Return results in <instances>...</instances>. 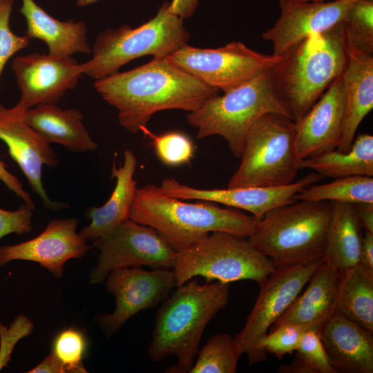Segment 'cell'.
<instances>
[{
	"instance_id": "cell-1",
	"label": "cell",
	"mask_w": 373,
	"mask_h": 373,
	"mask_svg": "<svg viewBox=\"0 0 373 373\" xmlns=\"http://www.w3.org/2000/svg\"><path fill=\"white\" fill-rule=\"evenodd\" d=\"M94 88L117 111L120 125L132 133L146 126L164 110L193 111L218 90L182 70L167 57H154L140 66L96 79Z\"/></svg>"
},
{
	"instance_id": "cell-2",
	"label": "cell",
	"mask_w": 373,
	"mask_h": 373,
	"mask_svg": "<svg viewBox=\"0 0 373 373\" xmlns=\"http://www.w3.org/2000/svg\"><path fill=\"white\" fill-rule=\"evenodd\" d=\"M229 289V284L193 278L176 287L156 313L148 356L160 362L173 356L177 365L169 372L189 373L205 327L228 304Z\"/></svg>"
},
{
	"instance_id": "cell-3",
	"label": "cell",
	"mask_w": 373,
	"mask_h": 373,
	"mask_svg": "<svg viewBox=\"0 0 373 373\" xmlns=\"http://www.w3.org/2000/svg\"><path fill=\"white\" fill-rule=\"evenodd\" d=\"M187 202L165 195L160 186L137 188L128 218L157 231L178 252L214 231L249 237L259 218L216 203Z\"/></svg>"
},
{
	"instance_id": "cell-4",
	"label": "cell",
	"mask_w": 373,
	"mask_h": 373,
	"mask_svg": "<svg viewBox=\"0 0 373 373\" xmlns=\"http://www.w3.org/2000/svg\"><path fill=\"white\" fill-rule=\"evenodd\" d=\"M280 57L271 69L273 82L289 116L296 122L344 69L346 36L342 22L309 36Z\"/></svg>"
},
{
	"instance_id": "cell-5",
	"label": "cell",
	"mask_w": 373,
	"mask_h": 373,
	"mask_svg": "<svg viewBox=\"0 0 373 373\" xmlns=\"http://www.w3.org/2000/svg\"><path fill=\"white\" fill-rule=\"evenodd\" d=\"M332 202L295 200L259 218L249 240L276 268L323 260Z\"/></svg>"
},
{
	"instance_id": "cell-6",
	"label": "cell",
	"mask_w": 373,
	"mask_h": 373,
	"mask_svg": "<svg viewBox=\"0 0 373 373\" xmlns=\"http://www.w3.org/2000/svg\"><path fill=\"white\" fill-rule=\"evenodd\" d=\"M269 113L290 117L276 91L271 69L223 95L208 99L188 113L186 120L197 129L198 139L221 136L231 154L240 158L248 131L258 118Z\"/></svg>"
},
{
	"instance_id": "cell-7",
	"label": "cell",
	"mask_w": 373,
	"mask_h": 373,
	"mask_svg": "<svg viewBox=\"0 0 373 373\" xmlns=\"http://www.w3.org/2000/svg\"><path fill=\"white\" fill-rule=\"evenodd\" d=\"M169 6V1H164L153 18L136 28L123 25L102 32L93 45L92 58L80 64L82 73L96 80L135 59L167 57L187 44L189 34L184 20L171 13Z\"/></svg>"
},
{
	"instance_id": "cell-8",
	"label": "cell",
	"mask_w": 373,
	"mask_h": 373,
	"mask_svg": "<svg viewBox=\"0 0 373 373\" xmlns=\"http://www.w3.org/2000/svg\"><path fill=\"white\" fill-rule=\"evenodd\" d=\"M240 165L227 187H276L294 182L300 169L295 143V122L269 113L248 131Z\"/></svg>"
},
{
	"instance_id": "cell-9",
	"label": "cell",
	"mask_w": 373,
	"mask_h": 373,
	"mask_svg": "<svg viewBox=\"0 0 373 373\" xmlns=\"http://www.w3.org/2000/svg\"><path fill=\"white\" fill-rule=\"evenodd\" d=\"M275 269L247 237L214 231L178 251L171 270L176 287L197 276L206 283L250 280L259 284Z\"/></svg>"
},
{
	"instance_id": "cell-10",
	"label": "cell",
	"mask_w": 373,
	"mask_h": 373,
	"mask_svg": "<svg viewBox=\"0 0 373 373\" xmlns=\"http://www.w3.org/2000/svg\"><path fill=\"white\" fill-rule=\"evenodd\" d=\"M280 58L256 51L240 41L214 49L185 44L167 57L182 70L224 93L272 69Z\"/></svg>"
},
{
	"instance_id": "cell-11",
	"label": "cell",
	"mask_w": 373,
	"mask_h": 373,
	"mask_svg": "<svg viewBox=\"0 0 373 373\" xmlns=\"http://www.w3.org/2000/svg\"><path fill=\"white\" fill-rule=\"evenodd\" d=\"M95 241L99 254L89 276L93 284L103 282L114 269L142 266L172 269L175 262L177 251L157 231L129 218Z\"/></svg>"
},
{
	"instance_id": "cell-12",
	"label": "cell",
	"mask_w": 373,
	"mask_h": 373,
	"mask_svg": "<svg viewBox=\"0 0 373 373\" xmlns=\"http://www.w3.org/2000/svg\"><path fill=\"white\" fill-rule=\"evenodd\" d=\"M323 260L306 265L276 268L259 283L255 304L241 331L234 337L249 365L267 360L260 343L271 327L302 291L311 276Z\"/></svg>"
},
{
	"instance_id": "cell-13",
	"label": "cell",
	"mask_w": 373,
	"mask_h": 373,
	"mask_svg": "<svg viewBox=\"0 0 373 373\" xmlns=\"http://www.w3.org/2000/svg\"><path fill=\"white\" fill-rule=\"evenodd\" d=\"M106 279V288L114 296L115 308L113 313L98 315L97 321L108 335L140 311L162 302L175 287L171 269H117Z\"/></svg>"
},
{
	"instance_id": "cell-14",
	"label": "cell",
	"mask_w": 373,
	"mask_h": 373,
	"mask_svg": "<svg viewBox=\"0 0 373 373\" xmlns=\"http://www.w3.org/2000/svg\"><path fill=\"white\" fill-rule=\"evenodd\" d=\"M26 111L16 105L6 108L0 102V140L6 144L9 155L45 209L52 211L68 209L70 207L68 203L51 200L44 187L43 166H57L58 158L51 144L28 124Z\"/></svg>"
},
{
	"instance_id": "cell-15",
	"label": "cell",
	"mask_w": 373,
	"mask_h": 373,
	"mask_svg": "<svg viewBox=\"0 0 373 373\" xmlns=\"http://www.w3.org/2000/svg\"><path fill=\"white\" fill-rule=\"evenodd\" d=\"M21 96L16 106L22 111L45 104H57L76 87L83 75L80 64L72 57L34 52L12 60Z\"/></svg>"
},
{
	"instance_id": "cell-16",
	"label": "cell",
	"mask_w": 373,
	"mask_h": 373,
	"mask_svg": "<svg viewBox=\"0 0 373 373\" xmlns=\"http://www.w3.org/2000/svg\"><path fill=\"white\" fill-rule=\"evenodd\" d=\"M323 178L313 171L297 181L276 187H233L202 189L179 182L174 178L164 179L160 186L163 193L180 200H198L220 203L248 211L261 218L270 210L295 201L303 188Z\"/></svg>"
},
{
	"instance_id": "cell-17",
	"label": "cell",
	"mask_w": 373,
	"mask_h": 373,
	"mask_svg": "<svg viewBox=\"0 0 373 373\" xmlns=\"http://www.w3.org/2000/svg\"><path fill=\"white\" fill-rule=\"evenodd\" d=\"M355 1L279 0L280 15L273 26L262 33V37L271 44L273 55L281 56L309 36L325 32L341 23Z\"/></svg>"
},
{
	"instance_id": "cell-18",
	"label": "cell",
	"mask_w": 373,
	"mask_h": 373,
	"mask_svg": "<svg viewBox=\"0 0 373 373\" xmlns=\"http://www.w3.org/2000/svg\"><path fill=\"white\" fill-rule=\"evenodd\" d=\"M77 224L76 218L54 219L34 238L0 247V267L12 260L33 261L56 278L61 277L66 262L83 257L90 249L86 240L77 232Z\"/></svg>"
},
{
	"instance_id": "cell-19",
	"label": "cell",
	"mask_w": 373,
	"mask_h": 373,
	"mask_svg": "<svg viewBox=\"0 0 373 373\" xmlns=\"http://www.w3.org/2000/svg\"><path fill=\"white\" fill-rule=\"evenodd\" d=\"M345 109V90L341 74L309 111L295 122V143L300 160L338 149Z\"/></svg>"
},
{
	"instance_id": "cell-20",
	"label": "cell",
	"mask_w": 373,
	"mask_h": 373,
	"mask_svg": "<svg viewBox=\"0 0 373 373\" xmlns=\"http://www.w3.org/2000/svg\"><path fill=\"white\" fill-rule=\"evenodd\" d=\"M372 334L336 312L320 327L322 343L338 373L373 372Z\"/></svg>"
},
{
	"instance_id": "cell-21",
	"label": "cell",
	"mask_w": 373,
	"mask_h": 373,
	"mask_svg": "<svg viewBox=\"0 0 373 373\" xmlns=\"http://www.w3.org/2000/svg\"><path fill=\"white\" fill-rule=\"evenodd\" d=\"M372 55L354 46L346 37V61L341 73L345 90V119L337 149L342 152L350 149L358 127L373 108Z\"/></svg>"
},
{
	"instance_id": "cell-22",
	"label": "cell",
	"mask_w": 373,
	"mask_h": 373,
	"mask_svg": "<svg viewBox=\"0 0 373 373\" xmlns=\"http://www.w3.org/2000/svg\"><path fill=\"white\" fill-rule=\"evenodd\" d=\"M340 276L339 271L323 260L311 276L305 291L297 296L270 329L286 324L321 326L335 312Z\"/></svg>"
},
{
	"instance_id": "cell-23",
	"label": "cell",
	"mask_w": 373,
	"mask_h": 373,
	"mask_svg": "<svg viewBox=\"0 0 373 373\" xmlns=\"http://www.w3.org/2000/svg\"><path fill=\"white\" fill-rule=\"evenodd\" d=\"M136 166V157L128 149L124 153L122 166L117 167L113 162L111 175L116 181L111 196L102 206L93 207L86 211L90 223L79 232L86 240H96L111 233L128 218L137 189V182L133 178Z\"/></svg>"
},
{
	"instance_id": "cell-24",
	"label": "cell",
	"mask_w": 373,
	"mask_h": 373,
	"mask_svg": "<svg viewBox=\"0 0 373 373\" xmlns=\"http://www.w3.org/2000/svg\"><path fill=\"white\" fill-rule=\"evenodd\" d=\"M20 12L26 19V35L44 41L48 53L71 57L77 53L90 54L87 26L82 21H59L46 12L34 0H21Z\"/></svg>"
},
{
	"instance_id": "cell-25",
	"label": "cell",
	"mask_w": 373,
	"mask_h": 373,
	"mask_svg": "<svg viewBox=\"0 0 373 373\" xmlns=\"http://www.w3.org/2000/svg\"><path fill=\"white\" fill-rule=\"evenodd\" d=\"M25 118L30 126L50 144H61L75 153L97 148L84 125V116L79 109H62L55 104H41L28 109Z\"/></svg>"
},
{
	"instance_id": "cell-26",
	"label": "cell",
	"mask_w": 373,
	"mask_h": 373,
	"mask_svg": "<svg viewBox=\"0 0 373 373\" xmlns=\"http://www.w3.org/2000/svg\"><path fill=\"white\" fill-rule=\"evenodd\" d=\"M362 229L353 204L332 202L323 260L340 272L359 263Z\"/></svg>"
},
{
	"instance_id": "cell-27",
	"label": "cell",
	"mask_w": 373,
	"mask_h": 373,
	"mask_svg": "<svg viewBox=\"0 0 373 373\" xmlns=\"http://www.w3.org/2000/svg\"><path fill=\"white\" fill-rule=\"evenodd\" d=\"M335 312L373 333V270L359 262L341 272Z\"/></svg>"
},
{
	"instance_id": "cell-28",
	"label": "cell",
	"mask_w": 373,
	"mask_h": 373,
	"mask_svg": "<svg viewBox=\"0 0 373 373\" xmlns=\"http://www.w3.org/2000/svg\"><path fill=\"white\" fill-rule=\"evenodd\" d=\"M300 169H312L323 178L373 176V136L360 135L345 152L333 149L302 160Z\"/></svg>"
},
{
	"instance_id": "cell-29",
	"label": "cell",
	"mask_w": 373,
	"mask_h": 373,
	"mask_svg": "<svg viewBox=\"0 0 373 373\" xmlns=\"http://www.w3.org/2000/svg\"><path fill=\"white\" fill-rule=\"evenodd\" d=\"M296 200L356 204L373 203V178L351 175L334 178L330 182L311 184L300 190Z\"/></svg>"
},
{
	"instance_id": "cell-30",
	"label": "cell",
	"mask_w": 373,
	"mask_h": 373,
	"mask_svg": "<svg viewBox=\"0 0 373 373\" xmlns=\"http://www.w3.org/2000/svg\"><path fill=\"white\" fill-rule=\"evenodd\" d=\"M241 355L235 337L227 333L216 334L198 351L189 373H235Z\"/></svg>"
},
{
	"instance_id": "cell-31",
	"label": "cell",
	"mask_w": 373,
	"mask_h": 373,
	"mask_svg": "<svg viewBox=\"0 0 373 373\" xmlns=\"http://www.w3.org/2000/svg\"><path fill=\"white\" fill-rule=\"evenodd\" d=\"M320 327L307 328L301 337L291 363L278 368L281 373H338L322 343Z\"/></svg>"
},
{
	"instance_id": "cell-32",
	"label": "cell",
	"mask_w": 373,
	"mask_h": 373,
	"mask_svg": "<svg viewBox=\"0 0 373 373\" xmlns=\"http://www.w3.org/2000/svg\"><path fill=\"white\" fill-rule=\"evenodd\" d=\"M342 24L347 39L354 46L373 54V0H356Z\"/></svg>"
},
{
	"instance_id": "cell-33",
	"label": "cell",
	"mask_w": 373,
	"mask_h": 373,
	"mask_svg": "<svg viewBox=\"0 0 373 373\" xmlns=\"http://www.w3.org/2000/svg\"><path fill=\"white\" fill-rule=\"evenodd\" d=\"M152 141L159 160L169 166H178L188 163L193 157L194 146L191 139L180 131H170L155 135L146 126L141 128Z\"/></svg>"
},
{
	"instance_id": "cell-34",
	"label": "cell",
	"mask_w": 373,
	"mask_h": 373,
	"mask_svg": "<svg viewBox=\"0 0 373 373\" xmlns=\"http://www.w3.org/2000/svg\"><path fill=\"white\" fill-rule=\"evenodd\" d=\"M88 341L83 332L68 328L55 338L52 352L60 361L66 372L85 373L82 360L85 357Z\"/></svg>"
},
{
	"instance_id": "cell-35",
	"label": "cell",
	"mask_w": 373,
	"mask_h": 373,
	"mask_svg": "<svg viewBox=\"0 0 373 373\" xmlns=\"http://www.w3.org/2000/svg\"><path fill=\"white\" fill-rule=\"evenodd\" d=\"M312 326L314 325L286 324L270 329L260 343L261 351L278 358L291 354L296 350L304 332Z\"/></svg>"
},
{
	"instance_id": "cell-36",
	"label": "cell",
	"mask_w": 373,
	"mask_h": 373,
	"mask_svg": "<svg viewBox=\"0 0 373 373\" xmlns=\"http://www.w3.org/2000/svg\"><path fill=\"white\" fill-rule=\"evenodd\" d=\"M13 4L14 0H0V81L8 60L30 44V39L27 35H17L10 29V19Z\"/></svg>"
},
{
	"instance_id": "cell-37",
	"label": "cell",
	"mask_w": 373,
	"mask_h": 373,
	"mask_svg": "<svg viewBox=\"0 0 373 373\" xmlns=\"http://www.w3.org/2000/svg\"><path fill=\"white\" fill-rule=\"evenodd\" d=\"M32 329V323L23 315L18 316L9 329L0 324V370L10 361L11 353L17 342L30 334Z\"/></svg>"
},
{
	"instance_id": "cell-38",
	"label": "cell",
	"mask_w": 373,
	"mask_h": 373,
	"mask_svg": "<svg viewBox=\"0 0 373 373\" xmlns=\"http://www.w3.org/2000/svg\"><path fill=\"white\" fill-rule=\"evenodd\" d=\"M33 210L25 203L14 211L0 208V239L10 233H30L32 229Z\"/></svg>"
},
{
	"instance_id": "cell-39",
	"label": "cell",
	"mask_w": 373,
	"mask_h": 373,
	"mask_svg": "<svg viewBox=\"0 0 373 373\" xmlns=\"http://www.w3.org/2000/svg\"><path fill=\"white\" fill-rule=\"evenodd\" d=\"M0 180L25 204L35 210V205L31 195L23 189L22 183L7 169V165L0 160Z\"/></svg>"
},
{
	"instance_id": "cell-40",
	"label": "cell",
	"mask_w": 373,
	"mask_h": 373,
	"mask_svg": "<svg viewBox=\"0 0 373 373\" xmlns=\"http://www.w3.org/2000/svg\"><path fill=\"white\" fill-rule=\"evenodd\" d=\"M200 0H171L169 2V11L186 19L190 18L197 8Z\"/></svg>"
},
{
	"instance_id": "cell-41",
	"label": "cell",
	"mask_w": 373,
	"mask_h": 373,
	"mask_svg": "<svg viewBox=\"0 0 373 373\" xmlns=\"http://www.w3.org/2000/svg\"><path fill=\"white\" fill-rule=\"evenodd\" d=\"M360 224L365 232L373 233V203L354 204Z\"/></svg>"
},
{
	"instance_id": "cell-42",
	"label": "cell",
	"mask_w": 373,
	"mask_h": 373,
	"mask_svg": "<svg viewBox=\"0 0 373 373\" xmlns=\"http://www.w3.org/2000/svg\"><path fill=\"white\" fill-rule=\"evenodd\" d=\"M29 373H63L64 367L55 354L51 352L39 364L31 369Z\"/></svg>"
},
{
	"instance_id": "cell-43",
	"label": "cell",
	"mask_w": 373,
	"mask_h": 373,
	"mask_svg": "<svg viewBox=\"0 0 373 373\" xmlns=\"http://www.w3.org/2000/svg\"><path fill=\"white\" fill-rule=\"evenodd\" d=\"M360 262L373 270V233L363 234Z\"/></svg>"
},
{
	"instance_id": "cell-44",
	"label": "cell",
	"mask_w": 373,
	"mask_h": 373,
	"mask_svg": "<svg viewBox=\"0 0 373 373\" xmlns=\"http://www.w3.org/2000/svg\"><path fill=\"white\" fill-rule=\"evenodd\" d=\"M99 0H75L77 6L83 7L93 3Z\"/></svg>"
},
{
	"instance_id": "cell-45",
	"label": "cell",
	"mask_w": 373,
	"mask_h": 373,
	"mask_svg": "<svg viewBox=\"0 0 373 373\" xmlns=\"http://www.w3.org/2000/svg\"><path fill=\"white\" fill-rule=\"evenodd\" d=\"M296 2H325L330 1H338V0H290Z\"/></svg>"
}]
</instances>
